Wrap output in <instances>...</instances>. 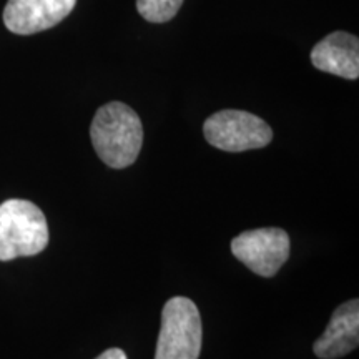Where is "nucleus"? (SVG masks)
I'll use <instances>...</instances> for the list:
<instances>
[{
    "instance_id": "1",
    "label": "nucleus",
    "mask_w": 359,
    "mask_h": 359,
    "mask_svg": "<svg viewBox=\"0 0 359 359\" xmlns=\"http://www.w3.org/2000/svg\"><path fill=\"white\" fill-rule=\"evenodd\" d=\"M90 138L98 158L107 167L122 170L135 163L143 145V125L137 111L122 102H110L97 110Z\"/></svg>"
},
{
    "instance_id": "2",
    "label": "nucleus",
    "mask_w": 359,
    "mask_h": 359,
    "mask_svg": "<svg viewBox=\"0 0 359 359\" xmlns=\"http://www.w3.org/2000/svg\"><path fill=\"white\" fill-rule=\"evenodd\" d=\"M47 245V218L37 205L19 198L0 203V262L35 257Z\"/></svg>"
},
{
    "instance_id": "3",
    "label": "nucleus",
    "mask_w": 359,
    "mask_h": 359,
    "mask_svg": "<svg viewBox=\"0 0 359 359\" xmlns=\"http://www.w3.org/2000/svg\"><path fill=\"white\" fill-rule=\"evenodd\" d=\"M203 343V323L196 304L175 296L161 309V327L155 359H198Z\"/></svg>"
},
{
    "instance_id": "4",
    "label": "nucleus",
    "mask_w": 359,
    "mask_h": 359,
    "mask_svg": "<svg viewBox=\"0 0 359 359\" xmlns=\"http://www.w3.org/2000/svg\"><path fill=\"white\" fill-rule=\"evenodd\" d=\"M203 135L218 150L240 154L269 145L273 130L259 116L243 110H219L205 120Z\"/></svg>"
},
{
    "instance_id": "5",
    "label": "nucleus",
    "mask_w": 359,
    "mask_h": 359,
    "mask_svg": "<svg viewBox=\"0 0 359 359\" xmlns=\"http://www.w3.org/2000/svg\"><path fill=\"white\" fill-rule=\"evenodd\" d=\"M231 253L255 275L273 278L290 258V236L281 228H258L231 240Z\"/></svg>"
},
{
    "instance_id": "6",
    "label": "nucleus",
    "mask_w": 359,
    "mask_h": 359,
    "mask_svg": "<svg viewBox=\"0 0 359 359\" xmlns=\"http://www.w3.org/2000/svg\"><path fill=\"white\" fill-rule=\"evenodd\" d=\"M77 0H8L4 24L12 34L32 35L60 24Z\"/></svg>"
},
{
    "instance_id": "7",
    "label": "nucleus",
    "mask_w": 359,
    "mask_h": 359,
    "mask_svg": "<svg viewBox=\"0 0 359 359\" xmlns=\"http://www.w3.org/2000/svg\"><path fill=\"white\" fill-rule=\"evenodd\" d=\"M359 344V299L339 304L331 314L325 333L314 341L313 353L320 359H338Z\"/></svg>"
},
{
    "instance_id": "8",
    "label": "nucleus",
    "mask_w": 359,
    "mask_h": 359,
    "mask_svg": "<svg viewBox=\"0 0 359 359\" xmlns=\"http://www.w3.org/2000/svg\"><path fill=\"white\" fill-rule=\"evenodd\" d=\"M311 64L318 70L341 79L359 77V40L348 32H333L320 40L311 50Z\"/></svg>"
},
{
    "instance_id": "9",
    "label": "nucleus",
    "mask_w": 359,
    "mask_h": 359,
    "mask_svg": "<svg viewBox=\"0 0 359 359\" xmlns=\"http://www.w3.org/2000/svg\"><path fill=\"white\" fill-rule=\"evenodd\" d=\"M183 0H137V11L151 24H165L177 15Z\"/></svg>"
},
{
    "instance_id": "10",
    "label": "nucleus",
    "mask_w": 359,
    "mask_h": 359,
    "mask_svg": "<svg viewBox=\"0 0 359 359\" xmlns=\"http://www.w3.org/2000/svg\"><path fill=\"white\" fill-rule=\"evenodd\" d=\"M95 359H128V358H127V354H125L123 349L110 348V349H107V351H103L100 356Z\"/></svg>"
}]
</instances>
